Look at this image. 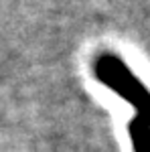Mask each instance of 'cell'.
Returning <instances> with one entry per match:
<instances>
[{
    "label": "cell",
    "instance_id": "cell-1",
    "mask_svg": "<svg viewBox=\"0 0 150 152\" xmlns=\"http://www.w3.org/2000/svg\"><path fill=\"white\" fill-rule=\"evenodd\" d=\"M95 79L114 89L120 97L136 107L138 116L130 122V138L136 152H150V91L124 65L118 55H100L93 63Z\"/></svg>",
    "mask_w": 150,
    "mask_h": 152
}]
</instances>
